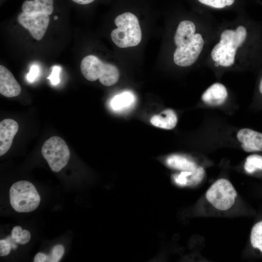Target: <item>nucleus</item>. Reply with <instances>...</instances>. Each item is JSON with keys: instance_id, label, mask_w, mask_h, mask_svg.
<instances>
[{"instance_id": "nucleus-7", "label": "nucleus", "mask_w": 262, "mask_h": 262, "mask_svg": "<svg viewBox=\"0 0 262 262\" xmlns=\"http://www.w3.org/2000/svg\"><path fill=\"white\" fill-rule=\"evenodd\" d=\"M235 31L225 30L220 35V42L216 44L211 51L212 59L216 66L229 67L234 62L237 48L235 42Z\"/></svg>"}, {"instance_id": "nucleus-14", "label": "nucleus", "mask_w": 262, "mask_h": 262, "mask_svg": "<svg viewBox=\"0 0 262 262\" xmlns=\"http://www.w3.org/2000/svg\"><path fill=\"white\" fill-rule=\"evenodd\" d=\"M165 163L169 167L180 171H194L200 166L192 159L179 154L169 156Z\"/></svg>"}, {"instance_id": "nucleus-24", "label": "nucleus", "mask_w": 262, "mask_h": 262, "mask_svg": "<svg viewBox=\"0 0 262 262\" xmlns=\"http://www.w3.org/2000/svg\"><path fill=\"white\" fill-rule=\"evenodd\" d=\"M12 246L10 243L6 239L0 240V256L8 255L11 250Z\"/></svg>"}, {"instance_id": "nucleus-12", "label": "nucleus", "mask_w": 262, "mask_h": 262, "mask_svg": "<svg viewBox=\"0 0 262 262\" xmlns=\"http://www.w3.org/2000/svg\"><path fill=\"white\" fill-rule=\"evenodd\" d=\"M228 96L226 87L222 83L216 82L211 85L204 91L201 99L208 105L217 106L225 102Z\"/></svg>"}, {"instance_id": "nucleus-13", "label": "nucleus", "mask_w": 262, "mask_h": 262, "mask_svg": "<svg viewBox=\"0 0 262 262\" xmlns=\"http://www.w3.org/2000/svg\"><path fill=\"white\" fill-rule=\"evenodd\" d=\"M53 0H25L22 5V12L28 14L51 15L53 11Z\"/></svg>"}, {"instance_id": "nucleus-16", "label": "nucleus", "mask_w": 262, "mask_h": 262, "mask_svg": "<svg viewBox=\"0 0 262 262\" xmlns=\"http://www.w3.org/2000/svg\"><path fill=\"white\" fill-rule=\"evenodd\" d=\"M178 118L175 112L172 109H168L156 115L150 119L151 123L160 128L171 130L177 125Z\"/></svg>"}, {"instance_id": "nucleus-6", "label": "nucleus", "mask_w": 262, "mask_h": 262, "mask_svg": "<svg viewBox=\"0 0 262 262\" xmlns=\"http://www.w3.org/2000/svg\"><path fill=\"white\" fill-rule=\"evenodd\" d=\"M236 196L237 192L233 186L225 179L215 181L206 194L207 200L215 208L221 211L230 208L234 203Z\"/></svg>"}, {"instance_id": "nucleus-11", "label": "nucleus", "mask_w": 262, "mask_h": 262, "mask_svg": "<svg viewBox=\"0 0 262 262\" xmlns=\"http://www.w3.org/2000/svg\"><path fill=\"white\" fill-rule=\"evenodd\" d=\"M20 85L13 74L3 65L0 66V93L2 95L12 98L21 93Z\"/></svg>"}, {"instance_id": "nucleus-21", "label": "nucleus", "mask_w": 262, "mask_h": 262, "mask_svg": "<svg viewBox=\"0 0 262 262\" xmlns=\"http://www.w3.org/2000/svg\"><path fill=\"white\" fill-rule=\"evenodd\" d=\"M65 253V248L61 245L55 246L51 249L50 254L48 256V262H58L63 257Z\"/></svg>"}, {"instance_id": "nucleus-10", "label": "nucleus", "mask_w": 262, "mask_h": 262, "mask_svg": "<svg viewBox=\"0 0 262 262\" xmlns=\"http://www.w3.org/2000/svg\"><path fill=\"white\" fill-rule=\"evenodd\" d=\"M18 130V125L13 119H5L0 122V156L10 149Z\"/></svg>"}, {"instance_id": "nucleus-22", "label": "nucleus", "mask_w": 262, "mask_h": 262, "mask_svg": "<svg viewBox=\"0 0 262 262\" xmlns=\"http://www.w3.org/2000/svg\"><path fill=\"white\" fill-rule=\"evenodd\" d=\"M202 4L216 8H222L232 4L234 0H198Z\"/></svg>"}, {"instance_id": "nucleus-2", "label": "nucleus", "mask_w": 262, "mask_h": 262, "mask_svg": "<svg viewBox=\"0 0 262 262\" xmlns=\"http://www.w3.org/2000/svg\"><path fill=\"white\" fill-rule=\"evenodd\" d=\"M117 28L111 33L112 41L117 47L126 48L138 45L142 39V32L139 20L133 14L127 12L120 14L115 19Z\"/></svg>"}, {"instance_id": "nucleus-3", "label": "nucleus", "mask_w": 262, "mask_h": 262, "mask_svg": "<svg viewBox=\"0 0 262 262\" xmlns=\"http://www.w3.org/2000/svg\"><path fill=\"white\" fill-rule=\"evenodd\" d=\"M80 69L84 77L88 81L99 79L104 86L115 84L119 77V70L116 66L103 62L96 56H85L81 63Z\"/></svg>"}, {"instance_id": "nucleus-8", "label": "nucleus", "mask_w": 262, "mask_h": 262, "mask_svg": "<svg viewBox=\"0 0 262 262\" xmlns=\"http://www.w3.org/2000/svg\"><path fill=\"white\" fill-rule=\"evenodd\" d=\"M18 22L27 29L32 36L37 40H41L44 36L49 26V18L45 14H28L23 12L17 17Z\"/></svg>"}, {"instance_id": "nucleus-17", "label": "nucleus", "mask_w": 262, "mask_h": 262, "mask_svg": "<svg viewBox=\"0 0 262 262\" xmlns=\"http://www.w3.org/2000/svg\"><path fill=\"white\" fill-rule=\"evenodd\" d=\"M133 95L129 92H125L115 96L112 100L111 106L115 110H118L129 106L133 101Z\"/></svg>"}, {"instance_id": "nucleus-4", "label": "nucleus", "mask_w": 262, "mask_h": 262, "mask_svg": "<svg viewBox=\"0 0 262 262\" xmlns=\"http://www.w3.org/2000/svg\"><path fill=\"white\" fill-rule=\"evenodd\" d=\"M9 197L12 207L18 213H29L35 210L41 199L35 187L27 180L14 183L10 188Z\"/></svg>"}, {"instance_id": "nucleus-9", "label": "nucleus", "mask_w": 262, "mask_h": 262, "mask_svg": "<svg viewBox=\"0 0 262 262\" xmlns=\"http://www.w3.org/2000/svg\"><path fill=\"white\" fill-rule=\"evenodd\" d=\"M237 138L243 149L247 152L262 150V133L249 128L240 130Z\"/></svg>"}, {"instance_id": "nucleus-25", "label": "nucleus", "mask_w": 262, "mask_h": 262, "mask_svg": "<svg viewBox=\"0 0 262 262\" xmlns=\"http://www.w3.org/2000/svg\"><path fill=\"white\" fill-rule=\"evenodd\" d=\"M39 73V68L36 65L33 66L27 75V80L31 82H33L36 77L38 76Z\"/></svg>"}, {"instance_id": "nucleus-18", "label": "nucleus", "mask_w": 262, "mask_h": 262, "mask_svg": "<svg viewBox=\"0 0 262 262\" xmlns=\"http://www.w3.org/2000/svg\"><path fill=\"white\" fill-rule=\"evenodd\" d=\"M244 169L249 174L262 170V156L258 154L248 156L244 164Z\"/></svg>"}, {"instance_id": "nucleus-26", "label": "nucleus", "mask_w": 262, "mask_h": 262, "mask_svg": "<svg viewBox=\"0 0 262 262\" xmlns=\"http://www.w3.org/2000/svg\"><path fill=\"white\" fill-rule=\"evenodd\" d=\"M48 256L44 253L39 252L36 254L34 258V262H48Z\"/></svg>"}, {"instance_id": "nucleus-20", "label": "nucleus", "mask_w": 262, "mask_h": 262, "mask_svg": "<svg viewBox=\"0 0 262 262\" xmlns=\"http://www.w3.org/2000/svg\"><path fill=\"white\" fill-rule=\"evenodd\" d=\"M11 236L16 243L25 245L29 242L31 233L26 229H22L20 226H16L13 228Z\"/></svg>"}, {"instance_id": "nucleus-19", "label": "nucleus", "mask_w": 262, "mask_h": 262, "mask_svg": "<svg viewBox=\"0 0 262 262\" xmlns=\"http://www.w3.org/2000/svg\"><path fill=\"white\" fill-rule=\"evenodd\" d=\"M252 246L262 252V221L256 223L252 228L250 234Z\"/></svg>"}, {"instance_id": "nucleus-15", "label": "nucleus", "mask_w": 262, "mask_h": 262, "mask_svg": "<svg viewBox=\"0 0 262 262\" xmlns=\"http://www.w3.org/2000/svg\"><path fill=\"white\" fill-rule=\"evenodd\" d=\"M205 174L204 169L199 166L194 171H180L174 174L173 179L177 185L184 186L197 184L199 182Z\"/></svg>"}, {"instance_id": "nucleus-5", "label": "nucleus", "mask_w": 262, "mask_h": 262, "mask_svg": "<svg viewBox=\"0 0 262 262\" xmlns=\"http://www.w3.org/2000/svg\"><path fill=\"white\" fill-rule=\"evenodd\" d=\"M41 153L54 172H59L67 165L70 156L69 149L65 141L56 136H52L45 142Z\"/></svg>"}, {"instance_id": "nucleus-23", "label": "nucleus", "mask_w": 262, "mask_h": 262, "mask_svg": "<svg viewBox=\"0 0 262 262\" xmlns=\"http://www.w3.org/2000/svg\"><path fill=\"white\" fill-rule=\"evenodd\" d=\"M61 70V67L59 66H54L51 74L47 78L52 84L56 85L59 83L60 82L59 75Z\"/></svg>"}, {"instance_id": "nucleus-28", "label": "nucleus", "mask_w": 262, "mask_h": 262, "mask_svg": "<svg viewBox=\"0 0 262 262\" xmlns=\"http://www.w3.org/2000/svg\"><path fill=\"white\" fill-rule=\"evenodd\" d=\"M54 19H58L57 16H55L54 17Z\"/></svg>"}, {"instance_id": "nucleus-1", "label": "nucleus", "mask_w": 262, "mask_h": 262, "mask_svg": "<svg viewBox=\"0 0 262 262\" xmlns=\"http://www.w3.org/2000/svg\"><path fill=\"white\" fill-rule=\"evenodd\" d=\"M195 32L196 26L192 21L183 20L179 23L174 37L177 48L173 60L177 65L189 66L198 59L204 41L201 34Z\"/></svg>"}, {"instance_id": "nucleus-27", "label": "nucleus", "mask_w": 262, "mask_h": 262, "mask_svg": "<svg viewBox=\"0 0 262 262\" xmlns=\"http://www.w3.org/2000/svg\"><path fill=\"white\" fill-rule=\"evenodd\" d=\"M74 2L79 4H87L94 1L95 0H72Z\"/></svg>"}]
</instances>
